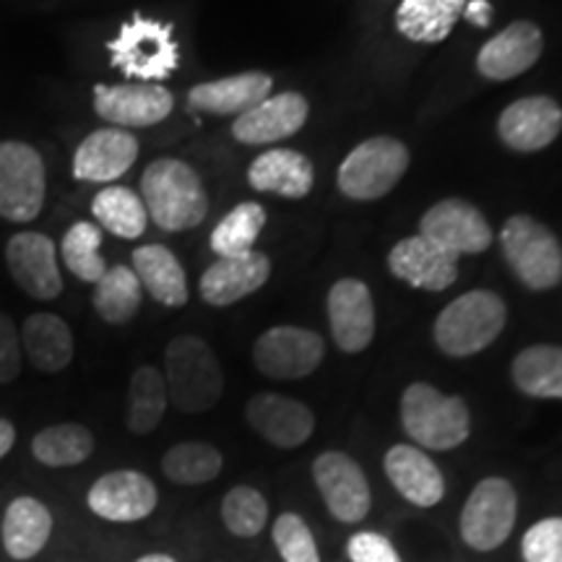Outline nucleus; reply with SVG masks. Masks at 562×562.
<instances>
[{"mask_svg": "<svg viewBox=\"0 0 562 562\" xmlns=\"http://www.w3.org/2000/svg\"><path fill=\"white\" fill-rule=\"evenodd\" d=\"M140 201L149 220L165 232L199 227L209 214V193L188 161L161 157L140 178Z\"/></svg>", "mask_w": 562, "mask_h": 562, "instance_id": "nucleus-1", "label": "nucleus"}, {"mask_svg": "<svg viewBox=\"0 0 562 562\" xmlns=\"http://www.w3.org/2000/svg\"><path fill=\"white\" fill-rule=\"evenodd\" d=\"M161 375L172 406L186 414L214 409L224 393L222 364L201 336H178L167 344Z\"/></svg>", "mask_w": 562, "mask_h": 562, "instance_id": "nucleus-2", "label": "nucleus"}, {"mask_svg": "<svg viewBox=\"0 0 562 562\" xmlns=\"http://www.w3.org/2000/svg\"><path fill=\"white\" fill-rule=\"evenodd\" d=\"M402 427L422 451H453L469 440L472 417L461 396L412 383L402 393Z\"/></svg>", "mask_w": 562, "mask_h": 562, "instance_id": "nucleus-3", "label": "nucleus"}, {"mask_svg": "<svg viewBox=\"0 0 562 562\" xmlns=\"http://www.w3.org/2000/svg\"><path fill=\"white\" fill-rule=\"evenodd\" d=\"M508 311L501 294L472 290L442 307L435 321V344L448 357H474L503 334Z\"/></svg>", "mask_w": 562, "mask_h": 562, "instance_id": "nucleus-4", "label": "nucleus"}, {"mask_svg": "<svg viewBox=\"0 0 562 562\" xmlns=\"http://www.w3.org/2000/svg\"><path fill=\"white\" fill-rule=\"evenodd\" d=\"M108 50L112 66L144 83L167 79L180 63L172 26L140 16V13H136L128 24H123L121 34L108 42Z\"/></svg>", "mask_w": 562, "mask_h": 562, "instance_id": "nucleus-5", "label": "nucleus"}, {"mask_svg": "<svg viewBox=\"0 0 562 562\" xmlns=\"http://www.w3.org/2000/svg\"><path fill=\"white\" fill-rule=\"evenodd\" d=\"M503 256L524 286L544 292L562 281V245L542 222L516 214L501 232Z\"/></svg>", "mask_w": 562, "mask_h": 562, "instance_id": "nucleus-6", "label": "nucleus"}, {"mask_svg": "<svg viewBox=\"0 0 562 562\" xmlns=\"http://www.w3.org/2000/svg\"><path fill=\"white\" fill-rule=\"evenodd\" d=\"M518 518L516 487L503 476H484L467 497L459 518L463 544L474 552H495L510 539Z\"/></svg>", "mask_w": 562, "mask_h": 562, "instance_id": "nucleus-7", "label": "nucleus"}, {"mask_svg": "<svg viewBox=\"0 0 562 562\" xmlns=\"http://www.w3.org/2000/svg\"><path fill=\"white\" fill-rule=\"evenodd\" d=\"M409 167V149L398 138L375 136L362 140L339 167V191L351 201L383 199L396 188Z\"/></svg>", "mask_w": 562, "mask_h": 562, "instance_id": "nucleus-8", "label": "nucleus"}, {"mask_svg": "<svg viewBox=\"0 0 562 562\" xmlns=\"http://www.w3.org/2000/svg\"><path fill=\"white\" fill-rule=\"evenodd\" d=\"M45 161L32 144L0 140V220L34 222L45 209Z\"/></svg>", "mask_w": 562, "mask_h": 562, "instance_id": "nucleus-9", "label": "nucleus"}, {"mask_svg": "<svg viewBox=\"0 0 562 562\" xmlns=\"http://www.w3.org/2000/svg\"><path fill=\"white\" fill-rule=\"evenodd\" d=\"M326 357V344L300 326H273L252 344V362L271 381H300L313 375Z\"/></svg>", "mask_w": 562, "mask_h": 562, "instance_id": "nucleus-10", "label": "nucleus"}, {"mask_svg": "<svg viewBox=\"0 0 562 562\" xmlns=\"http://www.w3.org/2000/svg\"><path fill=\"white\" fill-rule=\"evenodd\" d=\"M313 482L339 524H360L372 510V490L362 467L344 451H326L313 461Z\"/></svg>", "mask_w": 562, "mask_h": 562, "instance_id": "nucleus-11", "label": "nucleus"}, {"mask_svg": "<svg viewBox=\"0 0 562 562\" xmlns=\"http://www.w3.org/2000/svg\"><path fill=\"white\" fill-rule=\"evenodd\" d=\"M87 505L97 518L110 524H138L159 505V490L151 476L136 469L102 474L87 492Z\"/></svg>", "mask_w": 562, "mask_h": 562, "instance_id": "nucleus-12", "label": "nucleus"}, {"mask_svg": "<svg viewBox=\"0 0 562 562\" xmlns=\"http://www.w3.org/2000/svg\"><path fill=\"white\" fill-rule=\"evenodd\" d=\"M419 235L451 256H474L492 245V229L484 214L461 199H446L427 211L419 222Z\"/></svg>", "mask_w": 562, "mask_h": 562, "instance_id": "nucleus-13", "label": "nucleus"}, {"mask_svg": "<svg viewBox=\"0 0 562 562\" xmlns=\"http://www.w3.org/2000/svg\"><path fill=\"white\" fill-rule=\"evenodd\" d=\"M175 97L159 83H117V87H94V110L102 121L117 128H149L170 117Z\"/></svg>", "mask_w": 562, "mask_h": 562, "instance_id": "nucleus-14", "label": "nucleus"}, {"mask_svg": "<svg viewBox=\"0 0 562 562\" xmlns=\"http://www.w3.org/2000/svg\"><path fill=\"white\" fill-rule=\"evenodd\" d=\"M5 266L21 292L34 300H55L63 292L58 248L42 232H19L5 245Z\"/></svg>", "mask_w": 562, "mask_h": 562, "instance_id": "nucleus-15", "label": "nucleus"}, {"mask_svg": "<svg viewBox=\"0 0 562 562\" xmlns=\"http://www.w3.org/2000/svg\"><path fill=\"white\" fill-rule=\"evenodd\" d=\"M328 326L336 347L360 355L375 339V302L360 279H339L328 292Z\"/></svg>", "mask_w": 562, "mask_h": 562, "instance_id": "nucleus-16", "label": "nucleus"}, {"mask_svg": "<svg viewBox=\"0 0 562 562\" xmlns=\"http://www.w3.org/2000/svg\"><path fill=\"white\" fill-rule=\"evenodd\" d=\"M245 419L266 442L284 451L305 446L315 432L311 406L281 393H256L245 406Z\"/></svg>", "mask_w": 562, "mask_h": 562, "instance_id": "nucleus-17", "label": "nucleus"}, {"mask_svg": "<svg viewBox=\"0 0 562 562\" xmlns=\"http://www.w3.org/2000/svg\"><path fill=\"white\" fill-rule=\"evenodd\" d=\"M542 30L531 21H513L501 34H495L476 55V68L484 79L508 81L529 70L542 58Z\"/></svg>", "mask_w": 562, "mask_h": 562, "instance_id": "nucleus-18", "label": "nucleus"}, {"mask_svg": "<svg viewBox=\"0 0 562 562\" xmlns=\"http://www.w3.org/2000/svg\"><path fill=\"white\" fill-rule=\"evenodd\" d=\"M311 104L297 91H284V94L266 97L256 108L243 112L232 123V136L240 144L261 146V144H277L297 133L307 121Z\"/></svg>", "mask_w": 562, "mask_h": 562, "instance_id": "nucleus-19", "label": "nucleus"}, {"mask_svg": "<svg viewBox=\"0 0 562 562\" xmlns=\"http://www.w3.org/2000/svg\"><path fill=\"white\" fill-rule=\"evenodd\" d=\"M497 131L513 151L547 149L562 131V108L552 97H524L503 110Z\"/></svg>", "mask_w": 562, "mask_h": 562, "instance_id": "nucleus-20", "label": "nucleus"}, {"mask_svg": "<svg viewBox=\"0 0 562 562\" xmlns=\"http://www.w3.org/2000/svg\"><path fill=\"white\" fill-rule=\"evenodd\" d=\"M389 269L417 290L442 292L459 279V258L432 245L427 237H406L389 252Z\"/></svg>", "mask_w": 562, "mask_h": 562, "instance_id": "nucleus-21", "label": "nucleus"}, {"mask_svg": "<svg viewBox=\"0 0 562 562\" xmlns=\"http://www.w3.org/2000/svg\"><path fill=\"white\" fill-rule=\"evenodd\" d=\"M385 476L406 503L435 508L446 497V476L430 456L417 446H393L383 459Z\"/></svg>", "mask_w": 562, "mask_h": 562, "instance_id": "nucleus-22", "label": "nucleus"}, {"mask_svg": "<svg viewBox=\"0 0 562 562\" xmlns=\"http://www.w3.org/2000/svg\"><path fill=\"white\" fill-rule=\"evenodd\" d=\"M138 159V138L125 128L94 131L79 144L74 178L83 182H112L123 178Z\"/></svg>", "mask_w": 562, "mask_h": 562, "instance_id": "nucleus-23", "label": "nucleus"}, {"mask_svg": "<svg viewBox=\"0 0 562 562\" xmlns=\"http://www.w3.org/2000/svg\"><path fill=\"white\" fill-rule=\"evenodd\" d=\"M271 277V261L263 252L252 250L240 258H220L203 271L201 297L214 307H227L248 294L258 292Z\"/></svg>", "mask_w": 562, "mask_h": 562, "instance_id": "nucleus-24", "label": "nucleus"}, {"mask_svg": "<svg viewBox=\"0 0 562 562\" xmlns=\"http://www.w3.org/2000/svg\"><path fill=\"white\" fill-rule=\"evenodd\" d=\"M273 79L263 70L227 76V79L203 81L188 91V108L209 115H237L256 108L266 97H271Z\"/></svg>", "mask_w": 562, "mask_h": 562, "instance_id": "nucleus-25", "label": "nucleus"}, {"mask_svg": "<svg viewBox=\"0 0 562 562\" xmlns=\"http://www.w3.org/2000/svg\"><path fill=\"white\" fill-rule=\"evenodd\" d=\"M53 537V513L40 497H13L3 513L0 539L11 560L30 562L42 554Z\"/></svg>", "mask_w": 562, "mask_h": 562, "instance_id": "nucleus-26", "label": "nucleus"}, {"mask_svg": "<svg viewBox=\"0 0 562 562\" xmlns=\"http://www.w3.org/2000/svg\"><path fill=\"white\" fill-rule=\"evenodd\" d=\"M315 170L305 154L292 149L266 151L250 165L248 182L252 191L284 195V199H305L313 191Z\"/></svg>", "mask_w": 562, "mask_h": 562, "instance_id": "nucleus-27", "label": "nucleus"}, {"mask_svg": "<svg viewBox=\"0 0 562 562\" xmlns=\"http://www.w3.org/2000/svg\"><path fill=\"white\" fill-rule=\"evenodd\" d=\"M21 347L40 372H63L74 360V334L55 313H34L21 326Z\"/></svg>", "mask_w": 562, "mask_h": 562, "instance_id": "nucleus-28", "label": "nucleus"}, {"mask_svg": "<svg viewBox=\"0 0 562 562\" xmlns=\"http://www.w3.org/2000/svg\"><path fill=\"white\" fill-rule=\"evenodd\" d=\"M131 269L140 286L167 307H182L188 302V279L175 252L165 245H140L133 250Z\"/></svg>", "mask_w": 562, "mask_h": 562, "instance_id": "nucleus-29", "label": "nucleus"}, {"mask_svg": "<svg viewBox=\"0 0 562 562\" xmlns=\"http://www.w3.org/2000/svg\"><path fill=\"white\" fill-rule=\"evenodd\" d=\"M467 0H402L396 11V30L412 42L448 40L456 21L461 19Z\"/></svg>", "mask_w": 562, "mask_h": 562, "instance_id": "nucleus-30", "label": "nucleus"}, {"mask_svg": "<svg viewBox=\"0 0 562 562\" xmlns=\"http://www.w3.org/2000/svg\"><path fill=\"white\" fill-rule=\"evenodd\" d=\"M516 389L531 398H562V347L537 344L518 351L510 364Z\"/></svg>", "mask_w": 562, "mask_h": 562, "instance_id": "nucleus-31", "label": "nucleus"}, {"mask_svg": "<svg viewBox=\"0 0 562 562\" xmlns=\"http://www.w3.org/2000/svg\"><path fill=\"white\" fill-rule=\"evenodd\" d=\"M167 404V383L161 370L151 364H140L131 375L128 383V414H125V425L133 435H149L165 419Z\"/></svg>", "mask_w": 562, "mask_h": 562, "instance_id": "nucleus-32", "label": "nucleus"}, {"mask_svg": "<svg viewBox=\"0 0 562 562\" xmlns=\"http://www.w3.org/2000/svg\"><path fill=\"white\" fill-rule=\"evenodd\" d=\"M91 453H94V435H91L89 427L76 425V422L45 427L32 438V456L42 467H79Z\"/></svg>", "mask_w": 562, "mask_h": 562, "instance_id": "nucleus-33", "label": "nucleus"}, {"mask_svg": "<svg viewBox=\"0 0 562 562\" xmlns=\"http://www.w3.org/2000/svg\"><path fill=\"white\" fill-rule=\"evenodd\" d=\"M222 467L224 459L220 448L201 440L178 442L161 456V472L180 487H199V484L214 482L222 474Z\"/></svg>", "mask_w": 562, "mask_h": 562, "instance_id": "nucleus-34", "label": "nucleus"}, {"mask_svg": "<svg viewBox=\"0 0 562 562\" xmlns=\"http://www.w3.org/2000/svg\"><path fill=\"white\" fill-rule=\"evenodd\" d=\"M144 286L131 266H110L94 286V311L110 326H123L138 313Z\"/></svg>", "mask_w": 562, "mask_h": 562, "instance_id": "nucleus-35", "label": "nucleus"}, {"mask_svg": "<svg viewBox=\"0 0 562 562\" xmlns=\"http://www.w3.org/2000/svg\"><path fill=\"white\" fill-rule=\"evenodd\" d=\"M91 214L112 235L136 240L146 232L149 214H146L144 201L131 188L125 186H108L91 201Z\"/></svg>", "mask_w": 562, "mask_h": 562, "instance_id": "nucleus-36", "label": "nucleus"}, {"mask_svg": "<svg viewBox=\"0 0 562 562\" xmlns=\"http://www.w3.org/2000/svg\"><path fill=\"white\" fill-rule=\"evenodd\" d=\"M266 224V211L261 203L245 201L229 211L211 232V250L220 258H240L256 248L258 235Z\"/></svg>", "mask_w": 562, "mask_h": 562, "instance_id": "nucleus-37", "label": "nucleus"}, {"mask_svg": "<svg viewBox=\"0 0 562 562\" xmlns=\"http://www.w3.org/2000/svg\"><path fill=\"white\" fill-rule=\"evenodd\" d=\"M102 229L94 222H76L66 235H63V263L76 279L97 284L110 269L100 256Z\"/></svg>", "mask_w": 562, "mask_h": 562, "instance_id": "nucleus-38", "label": "nucleus"}, {"mask_svg": "<svg viewBox=\"0 0 562 562\" xmlns=\"http://www.w3.org/2000/svg\"><path fill=\"white\" fill-rule=\"evenodd\" d=\"M222 524L232 537H258L269 524V501L256 487L237 484L222 497Z\"/></svg>", "mask_w": 562, "mask_h": 562, "instance_id": "nucleus-39", "label": "nucleus"}, {"mask_svg": "<svg viewBox=\"0 0 562 562\" xmlns=\"http://www.w3.org/2000/svg\"><path fill=\"white\" fill-rule=\"evenodd\" d=\"M271 542L284 562H321L311 526L297 513L286 510L271 526Z\"/></svg>", "mask_w": 562, "mask_h": 562, "instance_id": "nucleus-40", "label": "nucleus"}, {"mask_svg": "<svg viewBox=\"0 0 562 562\" xmlns=\"http://www.w3.org/2000/svg\"><path fill=\"white\" fill-rule=\"evenodd\" d=\"M524 562H562V516L542 518L524 533Z\"/></svg>", "mask_w": 562, "mask_h": 562, "instance_id": "nucleus-41", "label": "nucleus"}, {"mask_svg": "<svg viewBox=\"0 0 562 562\" xmlns=\"http://www.w3.org/2000/svg\"><path fill=\"white\" fill-rule=\"evenodd\" d=\"M347 558L351 562H402L389 537L378 531H357L347 542Z\"/></svg>", "mask_w": 562, "mask_h": 562, "instance_id": "nucleus-42", "label": "nucleus"}, {"mask_svg": "<svg viewBox=\"0 0 562 562\" xmlns=\"http://www.w3.org/2000/svg\"><path fill=\"white\" fill-rule=\"evenodd\" d=\"M21 372V336L16 323L0 313V385H9Z\"/></svg>", "mask_w": 562, "mask_h": 562, "instance_id": "nucleus-43", "label": "nucleus"}, {"mask_svg": "<svg viewBox=\"0 0 562 562\" xmlns=\"http://www.w3.org/2000/svg\"><path fill=\"white\" fill-rule=\"evenodd\" d=\"M463 19L469 21V24L480 26V30H487L492 24V5L490 0H469L467 5H463Z\"/></svg>", "mask_w": 562, "mask_h": 562, "instance_id": "nucleus-44", "label": "nucleus"}, {"mask_svg": "<svg viewBox=\"0 0 562 562\" xmlns=\"http://www.w3.org/2000/svg\"><path fill=\"white\" fill-rule=\"evenodd\" d=\"M13 442H16V427L11 419L0 417V461L11 453Z\"/></svg>", "mask_w": 562, "mask_h": 562, "instance_id": "nucleus-45", "label": "nucleus"}, {"mask_svg": "<svg viewBox=\"0 0 562 562\" xmlns=\"http://www.w3.org/2000/svg\"><path fill=\"white\" fill-rule=\"evenodd\" d=\"M133 562H178L172 558V554H167V552H149V554H140L138 560H133Z\"/></svg>", "mask_w": 562, "mask_h": 562, "instance_id": "nucleus-46", "label": "nucleus"}]
</instances>
